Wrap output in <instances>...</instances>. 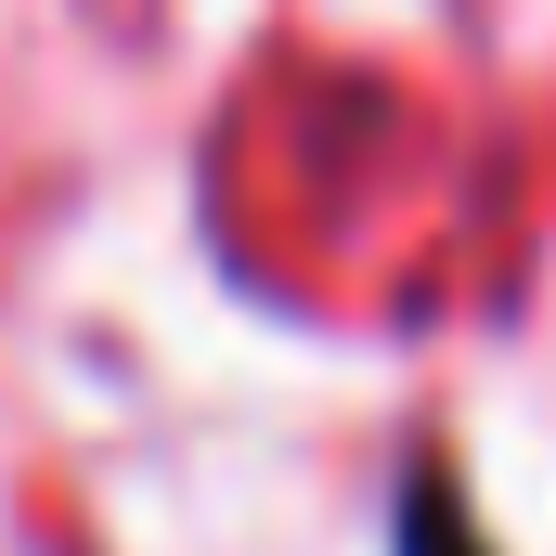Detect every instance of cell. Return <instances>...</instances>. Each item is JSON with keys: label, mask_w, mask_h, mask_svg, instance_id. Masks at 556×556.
<instances>
[{"label": "cell", "mask_w": 556, "mask_h": 556, "mask_svg": "<svg viewBox=\"0 0 556 556\" xmlns=\"http://www.w3.org/2000/svg\"><path fill=\"white\" fill-rule=\"evenodd\" d=\"M402 556H492L479 544V518H466V505H453V479H402Z\"/></svg>", "instance_id": "obj_1"}]
</instances>
